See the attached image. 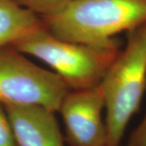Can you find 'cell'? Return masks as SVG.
<instances>
[{
    "mask_svg": "<svg viewBox=\"0 0 146 146\" xmlns=\"http://www.w3.org/2000/svg\"><path fill=\"white\" fill-rule=\"evenodd\" d=\"M128 146H146V115L139 126L132 131Z\"/></svg>",
    "mask_w": 146,
    "mask_h": 146,
    "instance_id": "obj_10",
    "label": "cell"
},
{
    "mask_svg": "<svg viewBox=\"0 0 146 146\" xmlns=\"http://www.w3.org/2000/svg\"><path fill=\"white\" fill-rule=\"evenodd\" d=\"M11 46L46 63L72 90L98 86L120 50L119 46L97 47L64 41L51 34L44 25Z\"/></svg>",
    "mask_w": 146,
    "mask_h": 146,
    "instance_id": "obj_3",
    "label": "cell"
},
{
    "mask_svg": "<svg viewBox=\"0 0 146 146\" xmlns=\"http://www.w3.org/2000/svg\"><path fill=\"white\" fill-rule=\"evenodd\" d=\"M0 146H17L12 127L6 112L5 107L0 103Z\"/></svg>",
    "mask_w": 146,
    "mask_h": 146,
    "instance_id": "obj_9",
    "label": "cell"
},
{
    "mask_svg": "<svg viewBox=\"0 0 146 146\" xmlns=\"http://www.w3.org/2000/svg\"><path fill=\"white\" fill-rule=\"evenodd\" d=\"M17 146H65L55 112L41 106H4Z\"/></svg>",
    "mask_w": 146,
    "mask_h": 146,
    "instance_id": "obj_6",
    "label": "cell"
},
{
    "mask_svg": "<svg viewBox=\"0 0 146 146\" xmlns=\"http://www.w3.org/2000/svg\"><path fill=\"white\" fill-rule=\"evenodd\" d=\"M106 146H108V145H106Z\"/></svg>",
    "mask_w": 146,
    "mask_h": 146,
    "instance_id": "obj_11",
    "label": "cell"
},
{
    "mask_svg": "<svg viewBox=\"0 0 146 146\" xmlns=\"http://www.w3.org/2000/svg\"><path fill=\"white\" fill-rule=\"evenodd\" d=\"M105 98L107 145L119 146L146 89V23L128 31L100 83Z\"/></svg>",
    "mask_w": 146,
    "mask_h": 146,
    "instance_id": "obj_2",
    "label": "cell"
},
{
    "mask_svg": "<svg viewBox=\"0 0 146 146\" xmlns=\"http://www.w3.org/2000/svg\"><path fill=\"white\" fill-rule=\"evenodd\" d=\"M69 90L58 75L32 63L15 47H0L1 104L41 106L58 112Z\"/></svg>",
    "mask_w": 146,
    "mask_h": 146,
    "instance_id": "obj_4",
    "label": "cell"
},
{
    "mask_svg": "<svg viewBox=\"0 0 146 146\" xmlns=\"http://www.w3.org/2000/svg\"><path fill=\"white\" fill-rule=\"evenodd\" d=\"M41 19L48 31L64 41L119 46L115 36L146 23V0H74Z\"/></svg>",
    "mask_w": 146,
    "mask_h": 146,
    "instance_id": "obj_1",
    "label": "cell"
},
{
    "mask_svg": "<svg viewBox=\"0 0 146 146\" xmlns=\"http://www.w3.org/2000/svg\"><path fill=\"white\" fill-rule=\"evenodd\" d=\"M105 98L98 86L69 90L58 112L63 118L69 146H106L107 135L102 119Z\"/></svg>",
    "mask_w": 146,
    "mask_h": 146,
    "instance_id": "obj_5",
    "label": "cell"
},
{
    "mask_svg": "<svg viewBox=\"0 0 146 146\" xmlns=\"http://www.w3.org/2000/svg\"><path fill=\"white\" fill-rule=\"evenodd\" d=\"M43 25L42 19L12 0H0V47L11 46Z\"/></svg>",
    "mask_w": 146,
    "mask_h": 146,
    "instance_id": "obj_7",
    "label": "cell"
},
{
    "mask_svg": "<svg viewBox=\"0 0 146 146\" xmlns=\"http://www.w3.org/2000/svg\"><path fill=\"white\" fill-rule=\"evenodd\" d=\"M40 18L56 14L74 0H12Z\"/></svg>",
    "mask_w": 146,
    "mask_h": 146,
    "instance_id": "obj_8",
    "label": "cell"
}]
</instances>
